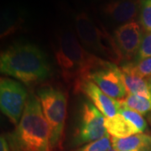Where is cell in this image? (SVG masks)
Instances as JSON below:
<instances>
[{"mask_svg": "<svg viewBox=\"0 0 151 151\" xmlns=\"http://www.w3.org/2000/svg\"><path fill=\"white\" fill-rule=\"evenodd\" d=\"M148 81H149V82H150V86H151V76L148 78Z\"/></svg>", "mask_w": 151, "mask_h": 151, "instance_id": "cell-23", "label": "cell"}, {"mask_svg": "<svg viewBox=\"0 0 151 151\" xmlns=\"http://www.w3.org/2000/svg\"><path fill=\"white\" fill-rule=\"evenodd\" d=\"M119 113L122 114L124 118L129 120L131 123L134 124L137 129L139 130L140 133L145 132L147 129V123L145 119L143 118L142 114L137 113L134 110L126 109V108H120Z\"/></svg>", "mask_w": 151, "mask_h": 151, "instance_id": "cell-16", "label": "cell"}, {"mask_svg": "<svg viewBox=\"0 0 151 151\" xmlns=\"http://www.w3.org/2000/svg\"><path fill=\"white\" fill-rule=\"evenodd\" d=\"M113 37L123 55L124 60L130 62L138 55L143 40L139 24L131 21L122 24L115 29Z\"/></svg>", "mask_w": 151, "mask_h": 151, "instance_id": "cell-9", "label": "cell"}, {"mask_svg": "<svg viewBox=\"0 0 151 151\" xmlns=\"http://www.w3.org/2000/svg\"><path fill=\"white\" fill-rule=\"evenodd\" d=\"M76 30L77 37L86 50L100 58H105L114 64H119L124 60L123 55L116 43L114 37H112L103 28L96 24L85 12L77 14L75 16Z\"/></svg>", "mask_w": 151, "mask_h": 151, "instance_id": "cell-4", "label": "cell"}, {"mask_svg": "<svg viewBox=\"0 0 151 151\" xmlns=\"http://www.w3.org/2000/svg\"><path fill=\"white\" fill-rule=\"evenodd\" d=\"M0 151H11L9 142L4 135H2L0 138Z\"/></svg>", "mask_w": 151, "mask_h": 151, "instance_id": "cell-21", "label": "cell"}, {"mask_svg": "<svg viewBox=\"0 0 151 151\" xmlns=\"http://www.w3.org/2000/svg\"><path fill=\"white\" fill-rule=\"evenodd\" d=\"M37 96L50 129L52 145L54 150H56L63 135L67 111V95L61 89L45 86L38 91Z\"/></svg>", "mask_w": 151, "mask_h": 151, "instance_id": "cell-5", "label": "cell"}, {"mask_svg": "<svg viewBox=\"0 0 151 151\" xmlns=\"http://www.w3.org/2000/svg\"><path fill=\"white\" fill-rule=\"evenodd\" d=\"M111 143L116 151H151V134H137L124 139L112 138Z\"/></svg>", "mask_w": 151, "mask_h": 151, "instance_id": "cell-14", "label": "cell"}, {"mask_svg": "<svg viewBox=\"0 0 151 151\" xmlns=\"http://www.w3.org/2000/svg\"><path fill=\"white\" fill-rule=\"evenodd\" d=\"M75 92H81L106 118L117 115L121 108L119 100L108 96L91 80L86 79L74 88Z\"/></svg>", "mask_w": 151, "mask_h": 151, "instance_id": "cell-10", "label": "cell"}, {"mask_svg": "<svg viewBox=\"0 0 151 151\" xmlns=\"http://www.w3.org/2000/svg\"><path fill=\"white\" fill-rule=\"evenodd\" d=\"M6 139L11 151L55 150L50 129L37 95H29L19 123Z\"/></svg>", "mask_w": 151, "mask_h": 151, "instance_id": "cell-2", "label": "cell"}, {"mask_svg": "<svg viewBox=\"0 0 151 151\" xmlns=\"http://www.w3.org/2000/svg\"><path fill=\"white\" fill-rule=\"evenodd\" d=\"M132 69L137 75L143 78L151 76V57L138 60V62H129Z\"/></svg>", "mask_w": 151, "mask_h": 151, "instance_id": "cell-19", "label": "cell"}, {"mask_svg": "<svg viewBox=\"0 0 151 151\" xmlns=\"http://www.w3.org/2000/svg\"><path fill=\"white\" fill-rule=\"evenodd\" d=\"M88 79L113 99L122 100L128 95L120 68L108 60L92 72Z\"/></svg>", "mask_w": 151, "mask_h": 151, "instance_id": "cell-8", "label": "cell"}, {"mask_svg": "<svg viewBox=\"0 0 151 151\" xmlns=\"http://www.w3.org/2000/svg\"><path fill=\"white\" fill-rule=\"evenodd\" d=\"M120 70L128 95H139L151 98V86L148 78H143L137 75L129 62L122 65Z\"/></svg>", "mask_w": 151, "mask_h": 151, "instance_id": "cell-12", "label": "cell"}, {"mask_svg": "<svg viewBox=\"0 0 151 151\" xmlns=\"http://www.w3.org/2000/svg\"><path fill=\"white\" fill-rule=\"evenodd\" d=\"M119 101L122 108L134 110L142 115L151 111V98L139 95H127L124 99Z\"/></svg>", "mask_w": 151, "mask_h": 151, "instance_id": "cell-15", "label": "cell"}, {"mask_svg": "<svg viewBox=\"0 0 151 151\" xmlns=\"http://www.w3.org/2000/svg\"><path fill=\"white\" fill-rule=\"evenodd\" d=\"M139 20L146 32H151V0H143L139 12Z\"/></svg>", "mask_w": 151, "mask_h": 151, "instance_id": "cell-18", "label": "cell"}, {"mask_svg": "<svg viewBox=\"0 0 151 151\" xmlns=\"http://www.w3.org/2000/svg\"><path fill=\"white\" fill-rule=\"evenodd\" d=\"M27 91L21 83L13 79L2 77L0 80V108L1 112L17 126L27 103Z\"/></svg>", "mask_w": 151, "mask_h": 151, "instance_id": "cell-7", "label": "cell"}, {"mask_svg": "<svg viewBox=\"0 0 151 151\" xmlns=\"http://www.w3.org/2000/svg\"><path fill=\"white\" fill-rule=\"evenodd\" d=\"M104 125L108 134L112 135L113 138L124 139L132 135L141 134L134 124L120 113L112 118L105 117Z\"/></svg>", "mask_w": 151, "mask_h": 151, "instance_id": "cell-13", "label": "cell"}, {"mask_svg": "<svg viewBox=\"0 0 151 151\" xmlns=\"http://www.w3.org/2000/svg\"><path fill=\"white\" fill-rule=\"evenodd\" d=\"M104 121L105 117L92 103H83L80 110L79 124L74 134V145L83 146L108 135Z\"/></svg>", "mask_w": 151, "mask_h": 151, "instance_id": "cell-6", "label": "cell"}, {"mask_svg": "<svg viewBox=\"0 0 151 151\" xmlns=\"http://www.w3.org/2000/svg\"><path fill=\"white\" fill-rule=\"evenodd\" d=\"M55 55L63 77L72 83L73 88L88 79L90 74L106 61L90 53L70 31L58 35Z\"/></svg>", "mask_w": 151, "mask_h": 151, "instance_id": "cell-3", "label": "cell"}, {"mask_svg": "<svg viewBox=\"0 0 151 151\" xmlns=\"http://www.w3.org/2000/svg\"><path fill=\"white\" fill-rule=\"evenodd\" d=\"M0 71L26 86L36 85L50 76V66L45 55L36 45L15 44L0 55Z\"/></svg>", "mask_w": 151, "mask_h": 151, "instance_id": "cell-1", "label": "cell"}, {"mask_svg": "<svg viewBox=\"0 0 151 151\" xmlns=\"http://www.w3.org/2000/svg\"><path fill=\"white\" fill-rule=\"evenodd\" d=\"M142 0H115L103 6L104 14L119 24L134 21L140 12Z\"/></svg>", "mask_w": 151, "mask_h": 151, "instance_id": "cell-11", "label": "cell"}, {"mask_svg": "<svg viewBox=\"0 0 151 151\" xmlns=\"http://www.w3.org/2000/svg\"><path fill=\"white\" fill-rule=\"evenodd\" d=\"M107 151H116V150H115L113 149V147H111V148H109V149H108Z\"/></svg>", "mask_w": 151, "mask_h": 151, "instance_id": "cell-22", "label": "cell"}, {"mask_svg": "<svg viewBox=\"0 0 151 151\" xmlns=\"http://www.w3.org/2000/svg\"><path fill=\"white\" fill-rule=\"evenodd\" d=\"M151 57V32H146L143 36L140 47L137 55L138 60Z\"/></svg>", "mask_w": 151, "mask_h": 151, "instance_id": "cell-20", "label": "cell"}, {"mask_svg": "<svg viewBox=\"0 0 151 151\" xmlns=\"http://www.w3.org/2000/svg\"><path fill=\"white\" fill-rule=\"evenodd\" d=\"M111 144L112 143L109 134H108L99 140L87 144L70 151H107L109 148H111Z\"/></svg>", "mask_w": 151, "mask_h": 151, "instance_id": "cell-17", "label": "cell"}]
</instances>
